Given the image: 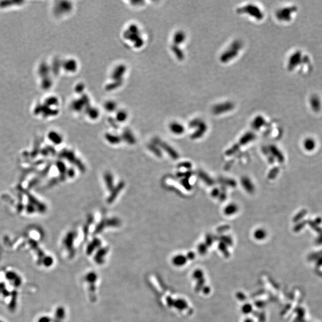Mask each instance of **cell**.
<instances>
[{
	"label": "cell",
	"mask_w": 322,
	"mask_h": 322,
	"mask_svg": "<svg viewBox=\"0 0 322 322\" xmlns=\"http://www.w3.org/2000/svg\"><path fill=\"white\" fill-rule=\"evenodd\" d=\"M286 67L291 72L307 76L314 70V61L308 52L303 49H296L289 55Z\"/></svg>",
	"instance_id": "1"
},
{
	"label": "cell",
	"mask_w": 322,
	"mask_h": 322,
	"mask_svg": "<svg viewBox=\"0 0 322 322\" xmlns=\"http://www.w3.org/2000/svg\"><path fill=\"white\" fill-rule=\"evenodd\" d=\"M298 7L295 4H290L281 7L275 13L277 20L282 23H290L296 17L298 13Z\"/></svg>",
	"instance_id": "2"
},
{
	"label": "cell",
	"mask_w": 322,
	"mask_h": 322,
	"mask_svg": "<svg viewBox=\"0 0 322 322\" xmlns=\"http://www.w3.org/2000/svg\"><path fill=\"white\" fill-rule=\"evenodd\" d=\"M59 156L67 160L70 163L75 165L81 172L84 173L85 172L86 167L85 165L79 158H78L73 151L67 149H63L60 153Z\"/></svg>",
	"instance_id": "3"
},
{
	"label": "cell",
	"mask_w": 322,
	"mask_h": 322,
	"mask_svg": "<svg viewBox=\"0 0 322 322\" xmlns=\"http://www.w3.org/2000/svg\"><path fill=\"white\" fill-rule=\"evenodd\" d=\"M121 224V221L117 217L104 218H103L97 224L95 230L94 234H98L102 232L105 228L107 227H118Z\"/></svg>",
	"instance_id": "4"
},
{
	"label": "cell",
	"mask_w": 322,
	"mask_h": 322,
	"mask_svg": "<svg viewBox=\"0 0 322 322\" xmlns=\"http://www.w3.org/2000/svg\"><path fill=\"white\" fill-rule=\"evenodd\" d=\"M309 109L314 113H319L322 110V97L317 93L311 94L307 100Z\"/></svg>",
	"instance_id": "5"
},
{
	"label": "cell",
	"mask_w": 322,
	"mask_h": 322,
	"mask_svg": "<svg viewBox=\"0 0 322 322\" xmlns=\"http://www.w3.org/2000/svg\"><path fill=\"white\" fill-rule=\"evenodd\" d=\"M125 183L123 181H120L116 185H114L113 188L110 191L109 197L107 198V202L109 204L112 203L117 198L122 189L125 187Z\"/></svg>",
	"instance_id": "6"
},
{
	"label": "cell",
	"mask_w": 322,
	"mask_h": 322,
	"mask_svg": "<svg viewBox=\"0 0 322 322\" xmlns=\"http://www.w3.org/2000/svg\"><path fill=\"white\" fill-rule=\"evenodd\" d=\"M153 143L156 144L157 146H159L162 147V149H163L165 151H166L172 158L177 159L178 157L177 153L174 151V149H172L169 145H168L162 141L159 138H155L153 140Z\"/></svg>",
	"instance_id": "7"
},
{
	"label": "cell",
	"mask_w": 322,
	"mask_h": 322,
	"mask_svg": "<svg viewBox=\"0 0 322 322\" xmlns=\"http://www.w3.org/2000/svg\"><path fill=\"white\" fill-rule=\"evenodd\" d=\"M76 236L77 233L75 231H70L67 233L64 238V244H65L67 249L70 251L72 252L73 249V243Z\"/></svg>",
	"instance_id": "8"
},
{
	"label": "cell",
	"mask_w": 322,
	"mask_h": 322,
	"mask_svg": "<svg viewBox=\"0 0 322 322\" xmlns=\"http://www.w3.org/2000/svg\"><path fill=\"white\" fill-rule=\"evenodd\" d=\"M169 128L171 132L175 135H181L185 130L184 126L177 122H171L169 126Z\"/></svg>",
	"instance_id": "9"
},
{
	"label": "cell",
	"mask_w": 322,
	"mask_h": 322,
	"mask_svg": "<svg viewBox=\"0 0 322 322\" xmlns=\"http://www.w3.org/2000/svg\"><path fill=\"white\" fill-rule=\"evenodd\" d=\"M122 140H124L127 144L133 145L136 143V139L131 131L129 129L125 130L121 136Z\"/></svg>",
	"instance_id": "10"
},
{
	"label": "cell",
	"mask_w": 322,
	"mask_h": 322,
	"mask_svg": "<svg viewBox=\"0 0 322 322\" xmlns=\"http://www.w3.org/2000/svg\"><path fill=\"white\" fill-rule=\"evenodd\" d=\"M103 179H104V183L106 184V187L107 189L109 191H110L114 187V179H113V176L112 174L110 172H105L103 175Z\"/></svg>",
	"instance_id": "11"
},
{
	"label": "cell",
	"mask_w": 322,
	"mask_h": 322,
	"mask_svg": "<svg viewBox=\"0 0 322 322\" xmlns=\"http://www.w3.org/2000/svg\"><path fill=\"white\" fill-rule=\"evenodd\" d=\"M101 240L98 238H94L88 245L87 249H86V252L88 254L91 253L95 249L101 245Z\"/></svg>",
	"instance_id": "12"
},
{
	"label": "cell",
	"mask_w": 322,
	"mask_h": 322,
	"mask_svg": "<svg viewBox=\"0 0 322 322\" xmlns=\"http://www.w3.org/2000/svg\"><path fill=\"white\" fill-rule=\"evenodd\" d=\"M105 138L111 144H119V143L122 141L121 137L110 133H107L105 134Z\"/></svg>",
	"instance_id": "13"
},
{
	"label": "cell",
	"mask_w": 322,
	"mask_h": 322,
	"mask_svg": "<svg viewBox=\"0 0 322 322\" xmlns=\"http://www.w3.org/2000/svg\"><path fill=\"white\" fill-rule=\"evenodd\" d=\"M48 138L55 144H60L63 141L62 137L58 133L54 131L49 133Z\"/></svg>",
	"instance_id": "14"
},
{
	"label": "cell",
	"mask_w": 322,
	"mask_h": 322,
	"mask_svg": "<svg viewBox=\"0 0 322 322\" xmlns=\"http://www.w3.org/2000/svg\"><path fill=\"white\" fill-rule=\"evenodd\" d=\"M94 220V216L92 214H89V215H87L86 221V222H85V225L83 226V230L85 238L87 237V236L88 234V233H89V226L93 223Z\"/></svg>",
	"instance_id": "15"
},
{
	"label": "cell",
	"mask_w": 322,
	"mask_h": 322,
	"mask_svg": "<svg viewBox=\"0 0 322 322\" xmlns=\"http://www.w3.org/2000/svg\"><path fill=\"white\" fill-rule=\"evenodd\" d=\"M148 149L152 152L154 154H155L156 156L160 157L162 156V152L160 151V149L159 148V147L155 144L154 143H150L147 145Z\"/></svg>",
	"instance_id": "16"
},
{
	"label": "cell",
	"mask_w": 322,
	"mask_h": 322,
	"mask_svg": "<svg viewBox=\"0 0 322 322\" xmlns=\"http://www.w3.org/2000/svg\"><path fill=\"white\" fill-rule=\"evenodd\" d=\"M304 145L305 148H306V150H312L314 148L315 144L313 139H312L311 138H307L306 140H305L304 142Z\"/></svg>",
	"instance_id": "17"
},
{
	"label": "cell",
	"mask_w": 322,
	"mask_h": 322,
	"mask_svg": "<svg viewBox=\"0 0 322 322\" xmlns=\"http://www.w3.org/2000/svg\"><path fill=\"white\" fill-rule=\"evenodd\" d=\"M266 236L265 231L262 228H258L254 232V237L257 240H262Z\"/></svg>",
	"instance_id": "18"
},
{
	"label": "cell",
	"mask_w": 322,
	"mask_h": 322,
	"mask_svg": "<svg viewBox=\"0 0 322 322\" xmlns=\"http://www.w3.org/2000/svg\"><path fill=\"white\" fill-rule=\"evenodd\" d=\"M237 210V207L236 205H234V204H231V205H228L225 208V214H229V215H231V214H233V213H234L235 212H236Z\"/></svg>",
	"instance_id": "19"
},
{
	"label": "cell",
	"mask_w": 322,
	"mask_h": 322,
	"mask_svg": "<svg viewBox=\"0 0 322 322\" xmlns=\"http://www.w3.org/2000/svg\"><path fill=\"white\" fill-rule=\"evenodd\" d=\"M127 118V114L125 112L119 111L116 114V120L119 122H124Z\"/></svg>",
	"instance_id": "20"
},
{
	"label": "cell",
	"mask_w": 322,
	"mask_h": 322,
	"mask_svg": "<svg viewBox=\"0 0 322 322\" xmlns=\"http://www.w3.org/2000/svg\"><path fill=\"white\" fill-rule=\"evenodd\" d=\"M185 258L182 255L176 256L174 259V262L176 265H182L184 263Z\"/></svg>",
	"instance_id": "21"
},
{
	"label": "cell",
	"mask_w": 322,
	"mask_h": 322,
	"mask_svg": "<svg viewBox=\"0 0 322 322\" xmlns=\"http://www.w3.org/2000/svg\"><path fill=\"white\" fill-rule=\"evenodd\" d=\"M75 175V171L73 168H70L67 169L66 172V177H68L69 178H73Z\"/></svg>",
	"instance_id": "22"
},
{
	"label": "cell",
	"mask_w": 322,
	"mask_h": 322,
	"mask_svg": "<svg viewBox=\"0 0 322 322\" xmlns=\"http://www.w3.org/2000/svg\"><path fill=\"white\" fill-rule=\"evenodd\" d=\"M89 116L90 118L91 119H96L98 116V111L97 110H92L90 111V112L89 113Z\"/></svg>",
	"instance_id": "23"
},
{
	"label": "cell",
	"mask_w": 322,
	"mask_h": 322,
	"mask_svg": "<svg viewBox=\"0 0 322 322\" xmlns=\"http://www.w3.org/2000/svg\"><path fill=\"white\" fill-rule=\"evenodd\" d=\"M38 322H49V318L47 317L44 316L41 317L39 319V321H38Z\"/></svg>",
	"instance_id": "24"
},
{
	"label": "cell",
	"mask_w": 322,
	"mask_h": 322,
	"mask_svg": "<svg viewBox=\"0 0 322 322\" xmlns=\"http://www.w3.org/2000/svg\"><path fill=\"white\" fill-rule=\"evenodd\" d=\"M0 322H4V321H2V320H0Z\"/></svg>",
	"instance_id": "25"
}]
</instances>
